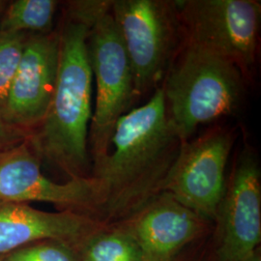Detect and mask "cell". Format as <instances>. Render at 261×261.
<instances>
[{
  "mask_svg": "<svg viewBox=\"0 0 261 261\" xmlns=\"http://www.w3.org/2000/svg\"><path fill=\"white\" fill-rule=\"evenodd\" d=\"M182 142L168 119L161 85L146 103L122 116L111 151L92 164L91 175L105 192L103 224L126 220L162 193Z\"/></svg>",
  "mask_w": 261,
  "mask_h": 261,
  "instance_id": "1",
  "label": "cell"
},
{
  "mask_svg": "<svg viewBox=\"0 0 261 261\" xmlns=\"http://www.w3.org/2000/svg\"><path fill=\"white\" fill-rule=\"evenodd\" d=\"M94 22L66 7L58 28L59 61L47 114L28 141L41 162L69 179L91 176L88 133L92 118L93 75L87 39Z\"/></svg>",
  "mask_w": 261,
  "mask_h": 261,
  "instance_id": "2",
  "label": "cell"
},
{
  "mask_svg": "<svg viewBox=\"0 0 261 261\" xmlns=\"http://www.w3.org/2000/svg\"><path fill=\"white\" fill-rule=\"evenodd\" d=\"M246 79L237 66L204 47L184 42L161 84L168 119L183 141L208 123L242 107Z\"/></svg>",
  "mask_w": 261,
  "mask_h": 261,
  "instance_id": "3",
  "label": "cell"
},
{
  "mask_svg": "<svg viewBox=\"0 0 261 261\" xmlns=\"http://www.w3.org/2000/svg\"><path fill=\"white\" fill-rule=\"evenodd\" d=\"M111 14L130 60L138 99L153 93L184 44L176 0H112Z\"/></svg>",
  "mask_w": 261,
  "mask_h": 261,
  "instance_id": "4",
  "label": "cell"
},
{
  "mask_svg": "<svg viewBox=\"0 0 261 261\" xmlns=\"http://www.w3.org/2000/svg\"><path fill=\"white\" fill-rule=\"evenodd\" d=\"M87 46L96 89L88 133V151L94 164L111 151L115 126L138 97L130 60L111 10L90 28Z\"/></svg>",
  "mask_w": 261,
  "mask_h": 261,
  "instance_id": "5",
  "label": "cell"
},
{
  "mask_svg": "<svg viewBox=\"0 0 261 261\" xmlns=\"http://www.w3.org/2000/svg\"><path fill=\"white\" fill-rule=\"evenodd\" d=\"M184 42L231 61L250 81L255 65L261 23L256 0H176Z\"/></svg>",
  "mask_w": 261,
  "mask_h": 261,
  "instance_id": "6",
  "label": "cell"
},
{
  "mask_svg": "<svg viewBox=\"0 0 261 261\" xmlns=\"http://www.w3.org/2000/svg\"><path fill=\"white\" fill-rule=\"evenodd\" d=\"M0 200L46 202L58 211L91 215L102 221L105 192L100 180L92 175L65 183L49 179L28 139L0 152Z\"/></svg>",
  "mask_w": 261,
  "mask_h": 261,
  "instance_id": "7",
  "label": "cell"
},
{
  "mask_svg": "<svg viewBox=\"0 0 261 261\" xmlns=\"http://www.w3.org/2000/svg\"><path fill=\"white\" fill-rule=\"evenodd\" d=\"M234 141L233 130L222 127L183 141L162 192L214 223L226 185L225 170Z\"/></svg>",
  "mask_w": 261,
  "mask_h": 261,
  "instance_id": "8",
  "label": "cell"
},
{
  "mask_svg": "<svg viewBox=\"0 0 261 261\" xmlns=\"http://www.w3.org/2000/svg\"><path fill=\"white\" fill-rule=\"evenodd\" d=\"M213 224L212 261L241 260L260 247V166L249 144L236 157Z\"/></svg>",
  "mask_w": 261,
  "mask_h": 261,
  "instance_id": "9",
  "label": "cell"
},
{
  "mask_svg": "<svg viewBox=\"0 0 261 261\" xmlns=\"http://www.w3.org/2000/svg\"><path fill=\"white\" fill-rule=\"evenodd\" d=\"M59 34H28L6 106L1 112L9 125L30 134L47 114L56 87Z\"/></svg>",
  "mask_w": 261,
  "mask_h": 261,
  "instance_id": "10",
  "label": "cell"
},
{
  "mask_svg": "<svg viewBox=\"0 0 261 261\" xmlns=\"http://www.w3.org/2000/svg\"><path fill=\"white\" fill-rule=\"evenodd\" d=\"M116 224L134 237L143 260L177 261L180 252L202 237L212 223L162 192Z\"/></svg>",
  "mask_w": 261,
  "mask_h": 261,
  "instance_id": "11",
  "label": "cell"
},
{
  "mask_svg": "<svg viewBox=\"0 0 261 261\" xmlns=\"http://www.w3.org/2000/svg\"><path fill=\"white\" fill-rule=\"evenodd\" d=\"M107 224L91 215L71 211L47 212L28 203L0 200V254L43 240L79 248Z\"/></svg>",
  "mask_w": 261,
  "mask_h": 261,
  "instance_id": "12",
  "label": "cell"
},
{
  "mask_svg": "<svg viewBox=\"0 0 261 261\" xmlns=\"http://www.w3.org/2000/svg\"><path fill=\"white\" fill-rule=\"evenodd\" d=\"M80 261H144L139 245L118 224L105 225L79 248Z\"/></svg>",
  "mask_w": 261,
  "mask_h": 261,
  "instance_id": "13",
  "label": "cell"
},
{
  "mask_svg": "<svg viewBox=\"0 0 261 261\" xmlns=\"http://www.w3.org/2000/svg\"><path fill=\"white\" fill-rule=\"evenodd\" d=\"M58 1L16 0L5 7L0 17V31L47 34L55 31L54 20Z\"/></svg>",
  "mask_w": 261,
  "mask_h": 261,
  "instance_id": "14",
  "label": "cell"
},
{
  "mask_svg": "<svg viewBox=\"0 0 261 261\" xmlns=\"http://www.w3.org/2000/svg\"><path fill=\"white\" fill-rule=\"evenodd\" d=\"M28 34L0 31V114L19 68Z\"/></svg>",
  "mask_w": 261,
  "mask_h": 261,
  "instance_id": "15",
  "label": "cell"
},
{
  "mask_svg": "<svg viewBox=\"0 0 261 261\" xmlns=\"http://www.w3.org/2000/svg\"><path fill=\"white\" fill-rule=\"evenodd\" d=\"M4 261H80L79 250L66 243L43 240L4 255Z\"/></svg>",
  "mask_w": 261,
  "mask_h": 261,
  "instance_id": "16",
  "label": "cell"
},
{
  "mask_svg": "<svg viewBox=\"0 0 261 261\" xmlns=\"http://www.w3.org/2000/svg\"><path fill=\"white\" fill-rule=\"evenodd\" d=\"M29 134L9 125L0 114V152L28 140Z\"/></svg>",
  "mask_w": 261,
  "mask_h": 261,
  "instance_id": "17",
  "label": "cell"
},
{
  "mask_svg": "<svg viewBox=\"0 0 261 261\" xmlns=\"http://www.w3.org/2000/svg\"><path fill=\"white\" fill-rule=\"evenodd\" d=\"M239 261H261V247Z\"/></svg>",
  "mask_w": 261,
  "mask_h": 261,
  "instance_id": "18",
  "label": "cell"
},
{
  "mask_svg": "<svg viewBox=\"0 0 261 261\" xmlns=\"http://www.w3.org/2000/svg\"><path fill=\"white\" fill-rule=\"evenodd\" d=\"M6 6H7V4H6L5 1H0V17H1V15H2V13H3V11H4Z\"/></svg>",
  "mask_w": 261,
  "mask_h": 261,
  "instance_id": "19",
  "label": "cell"
},
{
  "mask_svg": "<svg viewBox=\"0 0 261 261\" xmlns=\"http://www.w3.org/2000/svg\"><path fill=\"white\" fill-rule=\"evenodd\" d=\"M4 255L5 254H0V261H4Z\"/></svg>",
  "mask_w": 261,
  "mask_h": 261,
  "instance_id": "20",
  "label": "cell"
},
{
  "mask_svg": "<svg viewBox=\"0 0 261 261\" xmlns=\"http://www.w3.org/2000/svg\"><path fill=\"white\" fill-rule=\"evenodd\" d=\"M199 261H212V259H211V260H205V259H202V260H199Z\"/></svg>",
  "mask_w": 261,
  "mask_h": 261,
  "instance_id": "21",
  "label": "cell"
}]
</instances>
